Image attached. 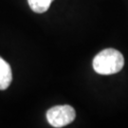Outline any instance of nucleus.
I'll use <instances>...</instances> for the list:
<instances>
[{
    "label": "nucleus",
    "instance_id": "f257e3e1",
    "mask_svg": "<svg viewBox=\"0 0 128 128\" xmlns=\"http://www.w3.org/2000/svg\"><path fill=\"white\" fill-rule=\"evenodd\" d=\"M93 68L98 74L111 75L120 72L124 66V58L115 48H105L93 59Z\"/></svg>",
    "mask_w": 128,
    "mask_h": 128
},
{
    "label": "nucleus",
    "instance_id": "f03ea898",
    "mask_svg": "<svg viewBox=\"0 0 128 128\" xmlns=\"http://www.w3.org/2000/svg\"><path fill=\"white\" fill-rule=\"evenodd\" d=\"M76 113L70 105H56L46 112V120L51 126L56 128L64 127L75 120Z\"/></svg>",
    "mask_w": 128,
    "mask_h": 128
},
{
    "label": "nucleus",
    "instance_id": "20e7f679",
    "mask_svg": "<svg viewBox=\"0 0 128 128\" xmlns=\"http://www.w3.org/2000/svg\"><path fill=\"white\" fill-rule=\"evenodd\" d=\"M53 0H28L30 9L37 14H43L46 12Z\"/></svg>",
    "mask_w": 128,
    "mask_h": 128
},
{
    "label": "nucleus",
    "instance_id": "7ed1b4c3",
    "mask_svg": "<svg viewBox=\"0 0 128 128\" xmlns=\"http://www.w3.org/2000/svg\"><path fill=\"white\" fill-rule=\"evenodd\" d=\"M12 80V68L8 62L0 56V90H5L10 86Z\"/></svg>",
    "mask_w": 128,
    "mask_h": 128
}]
</instances>
